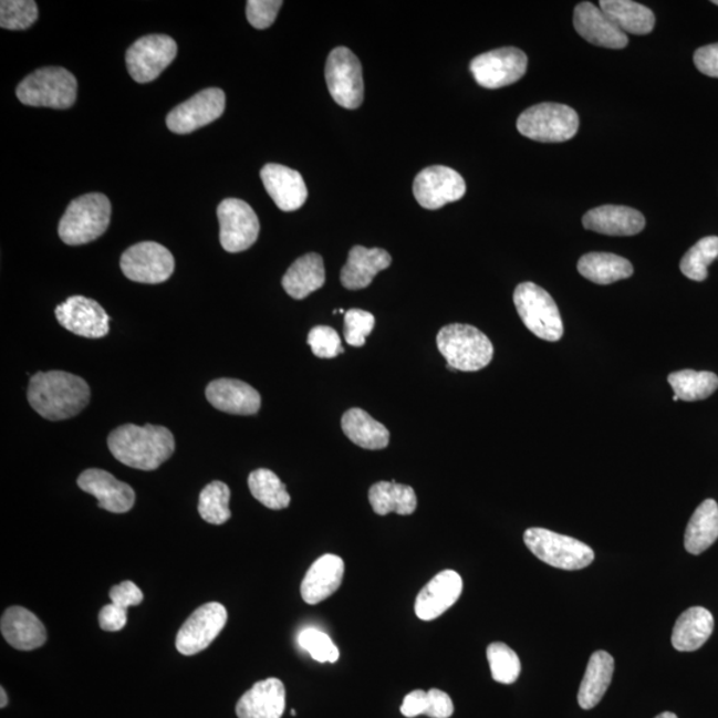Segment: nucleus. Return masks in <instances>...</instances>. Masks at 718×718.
Listing matches in <instances>:
<instances>
[{"mask_svg": "<svg viewBox=\"0 0 718 718\" xmlns=\"http://www.w3.org/2000/svg\"><path fill=\"white\" fill-rule=\"evenodd\" d=\"M32 408L49 420L76 417L90 404L91 388L77 375L61 372H41L32 375L28 392Z\"/></svg>", "mask_w": 718, "mask_h": 718, "instance_id": "f257e3e1", "label": "nucleus"}, {"mask_svg": "<svg viewBox=\"0 0 718 718\" xmlns=\"http://www.w3.org/2000/svg\"><path fill=\"white\" fill-rule=\"evenodd\" d=\"M108 449L132 469L154 471L173 457L176 444L167 427L123 425L110 434Z\"/></svg>", "mask_w": 718, "mask_h": 718, "instance_id": "f03ea898", "label": "nucleus"}, {"mask_svg": "<svg viewBox=\"0 0 718 718\" xmlns=\"http://www.w3.org/2000/svg\"><path fill=\"white\" fill-rule=\"evenodd\" d=\"M437 346L451 372H479L493 357L492 342L476 326L451 324L440 329Z\"/></svg>", "mask_w": 718, "mask_h": 718, "instance_id": "7ed1b4c3", "label": "nucleus"}, {"mask_svg": "<svg viewBox=\"0 0 718 718\" xmlns=\"http://www.w3.org/2000/svg\"><path fill=\"white\" fill-rule=\"evenodd\" d=\"M111 202L102 194H89L72 201L59 223V237L71 247L84 246L105 233L111 221Z\"/></svg>", "mask_w": 718, "mask_h": 718, "instance_id": "20e7f679", "label": "nucleus"}, {"mask_svg": "<svg viewBox=\"0 0 718 718\" xmlns=\"http://www.w3.org/2000/svg\"><path fill=\"white\" fill-rule=\"evenodd\" d=\"M76 95V77L62 67L37 70L17 89L19 101L30 107L67 110L75 104Z\"/></svg>", "mask_w": 718, "mask_h": 718, "instance_id": "39448f33", "label": "nucleus"}, {"mask_svg": "<svg viewBox=\"0 0 718 718\" xmlns=\"http://www.w3.org/2000/svg\"><path fill=\"white\" fill-rule=\"evenodd\" d=\"M520 320L538 339L556 342L563 337L564 326L556 302L543 288L533 282H523L513 293Z\"/></svg>", "mask_w": 718, "mask_h": 718, "instance_id": "423d86ee", "label": "nucleus"}, {"mask_svg": "<svg viewBox=\"0 0 718 718\" xmlns=\"http://www.w3.org/2000/svg\"><path fill=\"white\" fill-rule=\"evenodd\" d=\"M524 543L533 555L555 569L576 571L589 566L595 552L581 540L545 529H529L524 532Z\"/></svg>", "mask_w": 718, "mask_h": 718, "instance_id": "0eeeda50", "label": "nucleus"}, {"mask_svg": "<svg viewBox=\"0 0 718 718\" xmlns=\"http://www.w3.org/2000/svg\"><path fill=\"white\" fill-rule=\"evenodd\" d=\"M518 131L540 143L569 142L579 129V116L569 105L542 103L519 116Z\"/></svg>", "mask_w": 718, "mask_h": 718, "instance_id": "6e6552de", "label": "nucleus"}, {"mask_svg": "<svg viewBox=\"0 0 718 718\" xmlns=\"http://www.w3.org/2000/svg\"><path fill=\"white\" fill-rule=\"evenodd\" d=\"M329 92L334 102L347 110H357L364 102V77L358 58L346 48L331 52L325 67Z\"/></svg>", "mask_w": 718, "mask_h": 718, "instance_id": "1a4fd4ad", "label": "nucleus"}, {"mask_svg": "<svg viewBox=\"0 0 718 718\" xmlns=\"http://www.w3.org/2000/svg\"><path fill=\"white\" fill-rule=\"evenodd\" d=\"M177 55V44L168 35H147L131 45L125 55L127 69L137 83H150L159 77Z\"/></svg>", "mask_w": 718, "mask_h": 718, "instance_id": "9d476101", "label": "nucleus"}, {"mask_svg": "<svg viewBox=\"0 0 718 718\" xmlns=\"http://www.w3.org/2000/svg\"><path fill=\"white\" fill-rule=\"evenodd\" d=\"M527 64L529 59L522 50L504 48L474 58L470 71L480 87L498 90L520 81Z\"/></svg>", "mask_w": 718, "mask_h": 718, "instance_id": "9b49d317", "label": "nucleus"}, {"mask_svg": "<svg viewBox=\"0 0 718 718\" xmlns=\"http://www.w3.org/2000/svg\"><path fill=\"white\" fill-rule=\"evenodd\" d=\"M121 268L131 281L162 283L174 274L175 259L162 243L144 241L125 250Z\"/></svg>", "mask_w": 718, "mask_h": 718, "instance_id": "f8f14e48", "label": "nucleus"}, {"mask_svg": "<svg viewBox=\"0 0 718 718\" xmlns=\"http://www.w3.org/2000/svg\"><path fill=\"white\" fill-rule=\"evenodd\" d=\"M221 247L229 253H240L254 246L260 235V221L252 207L239 199L223 200L217 208Z\"/></svg>", "mask_w": 718, "mask_h": 718, "instance_id": "ddd939ff", "label": "nucleus"}, {"mask_svg": "<svg viewBox=\"0 0 718 718\" xmlns=\"http://www.w3.org/2000/svg\"><path fill=\"white\" fill-rule=\"evenodd\" d=\"M228 612L220 603H207L197 608L181 625L176 636V648L184 656H194L207 649L226 627Z\"/></svg>", "mask_w": 718, "mask_h": 718, "instance_id": "4468645a", "label": "nucleus"}, {"mask_svg": "<svg viewBox=\"0 0 718 718\" xmlns=\"http://www.w3.org/2000/svg\"><path fill=\"white\" fill-rule=\"evenodd\" d=\"M466 183L457 170L444 166L428 167L415 177L413 192L419 206L436 210L466 195Z\"/></svg>", "mask_w": 718, "mask_h": 718, "instance_id": "2eb2a0df", "label": "nucleus"}, {"mask_svg": "<svg viewBox=\"0 0 718 718\" xmlns=\"http://www.w3.org/2000/svg\"><path fill=\"white\" fill-rule=\"evenodd\" d=\"M223 110H226V94L222 90H202L170 111L167 125L175 134H190L217 121L223 114Z\"/></svg>", "mask_w": 718, "mask_h": 718, "instance_id": "dca6fc26", "label": "nucleus"}, {"mask_svg": "<svg viewBox=\"0 0 718 718\" xmlns=\"http://www.w3.org/2000/svg\"><path fill=\"white\" fill-rule=\"evenodd\" d=\"M64 329L84 339H103L110 332V315L95 300L72 295L55 309Z\"/></svg>", "mask_w": 718, "mask_h": 718, "instance_id": "f3484780", "label": "nucleus"}, {"mask_svg": "<svg viewBox=\"0 0 718 718\" xmlns=\"http://www.w3.org/2000/svg\"><path fill=\"white\" fill-rule=\"evenodd\" d=\"M462 591L464 581L458 572L451 570L439 572L419 592L415 601V615L424 622L436 621L458 602Z\"/></svg>", "mask_w": 718, "mask_h": 718, "instance_id": "a211bd4d", "label": "nucleus"}, {"mask_svg": "<svg viewBox=\"0 0 718 718\" xmlns=\"http://www.w3.org/2000/svg\"><path fill=\"white\" fill-rule=\"evenodd\" d=\"M77 486L97 499L101 509L112 513H125L135 506V491L112 474L101 469L85 470L77 478Z\"/></svg>", "mask_w": 718, "mask_h": 718, "instance_id": "6ab92c4d", "label": "nucleus"}, {"mask_svg": "<svg viewBox=\"0 0 718 718\" xmlns=\"http://www.w3.org/2000/svg\"><path fill=\"white\" fill-rule=\"evenodd\" d=\"M573 25L579 35L599 48L611 50L627 48V34H624L595 4L590 2L577 4L573 12Z\"/></svg>", "mask_w": 718, "mask_h": 718, "instance_id": "aec40b11", "label": "nucleus"}, {"mask_svg": "<svg viewBox=\"0 0 718 718\" xmlns=\"http://www.w3.org/2000/svg\"><path fill=\"white\" fill-rule=\"evenodd\" d=\"M260 175L267 192L283 212H293L306 202V184L298 170L280 164H267Z\"/></svg>", "mask_w": 718, "mask_h": 718, "instance_id": "412c9836", "label": "nucleus"}, {"mask_svg": "<svg viewBox=\"0 0 718 718\" xmlns=\"http://www.w3.org/2000/svg\"><path fill=\"white\" fill-rule=\"evenodd\" d=\"M207 399L217 410L235 415H254L261 407V395L240 379L220 378L210 382Z\"/></svg>", "mask_w": 718, "mask_h": 718, "instance_id": "4be33fe9", "label": "nucleus"}, {"mask_svg": "<svg viewBox=\"0 0 718 718\" xmlns=\"http://www.w3.org/2000/svg\"><path fill=\"white\" fill-rule=\"evenodd\" d=\"M285 685L279 678L270 677L256 683L239 703L236 714L239 718H281L285 711Z\"/></svg>", "mask_w": 718, "mask_h": 718, "instance_id": "5701e85b", "label": "nucleus"}, {"mask_svg": "<svg viewBox=\"0 0 718 718\" xmlns=\"http://www.w3.org/2000/svg\"><path fill=\"white\" fill-rule=\"evenodd\" d=\"M344 573V560L333 553H326L315 560L302 581V599L311 605L326 601L341 587Z\"/></svg>", "mask_w": 718, "mask_h": 718, "instance_id": "b1692460", "label": "nucleus"}, {"mask_svg": "<svg viewBox=\"0 0 718 718\" xmlns=\"http://www.w3.org/2000/svg\"><path fill=\"white\" fill-rule=\"evenodd\" d=\"M392 266V256L385 249L354 247L341 270V282L348 291L371 287L374 277Z\"/></svg>", "mask_w": 718, "mask_h": 718, "instance_id": "393cba45", "label": "nucleus"}, {"mask_svg": "<svg viewBox=\"0 0 718 718\" xmlns=\"http://www.w3.org/2000/svg\"><path fill=\"white\" fill-rule=\"evenodd\" d=\"M0 629L6 642L19 651H34L48 642L43 623L31 611L18 605L4 611Z\"/></svg>", "mask_w": 718, "mask_h": 718, "instance_id": "a878e982", "label": "nucleus"}, {"mask_svg": "<svg viewBox=\"0 0 718 718\" xmlns=\"http://www.w3.org/2000/svg\"><path fill=\"white\" fill-rule=\"evenodd\" d=\"M583 226L607 236H635L644 229L645 219L634 208L603 206L589 210L583 217Z\"/></svg>", "mask_w": 718, "mask_h": 718, "instance_id": "bb28decb", "label": "nucleus"}, {"mask_svg": "<svg viewBox=\"0 0 718 718\" xmlns=\"http://www.w3.org/2000/svg\"><path fill=\"white\" fill-rule=\"evenodd\" d=\"M325 281L324 260L318 253H308L288 269L282 279V287L292 299L304 300L324 287Z\"/></svg>", "mask_w": 718, "mask_h": 718, "instance_id": "cd10ccee", "label": "nucleus"}, {"mask_svg": "<svg viewBox=\"0 0 718 718\" xmlns=\"http://www.w3.org/2000/svg\"><path fill=\"white\" fill-rule=\"evenodd\" d=\"M715 618L707 608L691 607L677 618L672 632V645L680 652L701 648L714 634Z\"/></svg>", "mask_w": 718, "mask_h": 718, "instance_id": "c85d7f7f", "label": "nucleus"}, {"mask_svg": "<svg viewBox=\"0 0 718 718\" xmlns=\"http://www.w3.org/2000/svg\"><path fill=\"white\" fill-rule=\"evenodd\" d=\"M342 431L354 445L366 450L386 449L391 433L362 408H351L341 420Z\"/></svg>", "mask_w": 718, "mask_h": 718, "instance_id": "c756f323", "label": "nucleus"}, {"mask_svg": "<svg viewBox=\"0 0 718 718\" xmlns=\"http://www.w3.org/2000/svg\"><path fill=\"white\" fill-rule=\"evenodd\" d=\"M614 670L615 662L608 652L597 651L591 656L577 694L581 708L590 710L602 701L605 691L610 688Z\"/></svg>", "mask_w": 718, "mask_h": 718, "instance_id": "7c9ffc66", "label": "nucleus"}, {"mask_svg": "<svg viewBox=\"0 0 718 718\" xmlns=\"http://www.w3.org/2000/svg\"><path fill=\"white\" fill-rule=\"evenodd\" d=\"M624 34L647 35L655 28L654 12L631 0H602L599 6Z\"/></svg>", "mask_w": 718, "mask_h": 718, "instance_id": "2f4dec72", "label": "nucleus"}, {"mask_svg": "<svg viewBox=\"0 0 718 718\" xmlns=\"http://www.w3.org/2000/svg\"><path fill=\"white\" fill-rule=\"evenodd\" d=\"M718 539V504L707 499L697 507L685 531V550L694 555L707 551Z\"/></svg>", "mask_w": 718, "mask_h": 718, "instance_id": "473e14b6", "label": "nucleus"}, {"mask_svg": "<svg viewBox=\"0 0 718 718\" xmlns=\"http://www.w3.org/2000/svg\"><path fill=\"white\" fill-rule=\"evenodd\" d=\"M577 270L584 279L599 285H610L634 274V267L624 257L599 252L584 254L577 262Z\"/></svg>", "mask_w": 718, "mask_h": 718, "instance_id": "72a5a7b5", "label": "nucleus"}, {"mask_svg": "<svg viewBox=\"0 0 718 718\" xmlns=\"http://www.w3.org/2000/svg\"><path fill=\"white\" fill-rule=\"evenodd\" d=\"M368 502L377 516L385 517L395 512L398 516H412L417 510V496L410 486L397 482H378L368 491Z\"/></svg>", "mask_w": 718, "mask_h": 718, "instance_id": "f704fd0d", "label": "nucleus"}, {"mask_svg": "<svg viewBox=\"0 0 718 718\" xmlns=\"http://www.w3.org/2000/svg\"><path fill=\"white\" fill-rule=\"evenodd\" d=\"M668 382L678 399L685 402L707 399L718 388V377L710 372H676L669 374Z\"/></svg>", "mask_w": 718, "mask_h": 718, "instance_id": "c9c22d12", "label": "nucleus"}, {"mask_svg": "<svg viewBox=\"0 0 718 718\" xmlns=\"http://www.w3.org/2000/svg\"><path fill=\"white\" fill-rule=\"evenodd\" d=\"M248 486L252 496L270 510H283L291 504V496L279 477L268 469L250 474Z\"/></svg>", "mask_w": 718, "mask_h": 718, "instance_id": "e433bc0d", "label": "nucleus"}, {"mask_svg": "<svg viewBox=\"0 0 718 718\" xmlns=\"http://www.w3.org/2000/svg\"><path fill=\"white\" fill-rule=\"evenodd\" d=\"M230 490L226 483L215 482L204 487L200 493L199 512L209 524L220 526L227 523L232 512L229 509Z\"/></svg>", "mask_w": 718, "mask_h": 718, "instance_id": "4c0bfd02", "label": "nucleus"}, {"mask_svg": "<svg viewBox=\"0 0 718 718\" xmlns=\"http://www.w3.org/2000/svg\"><path fill=\"white\" fill-rule=\"evenodd\" d=\"M718 257V237H705L683 257L680 269L688 279L701 282L707 280L708 267Z\"/></svg>", "mask_w": 718, "mask_h": 718, "instance_id": "58836bf2", "label": "nucleus"}, {"mask_svg": "<svg viewBox=\"0 0 718 718\" xmlns=\"http://www.w3.org/2000/svg\"><path fill=\"white\" fill-rule=\"evenodd\" d=\"M487 658H489L493 680L500 684H513L518 680L520 672H522V664L509 645L490 644L487 648Z\"/></svg>", "mask_w": 718, "mask_h": 718, "instance_id": "ea45409f", "label": "nucleus"}, {"mask_svg": "<svg viewBox=\"0 0 718 718\" xmlns=\"http://www.w3.org/2000/svg\"><path fill=\"white\" fill-rule=\"evenodd\" d=\"M39 10L34 0H2L0 2V25L2 29L28 30L38 21Z\"/></svg>", "mask_w": 718, "mask_h": 718, "instance_id": "a19ab883", "label": "nucleus"}, {"mask_svg": "<svg viewBox=\"0 0 718 718\" xmlns=\"http://www.w3.org/2000/svg\"><path fill=\"white\" fill-rule=\"evenodd\" d=\"M299 644L301 648L309 652L315 662L319 663H335L339 662L340 651L337 645L332 642L324 632L308 628L301 632L299 636Z\"/></svg>", "mask_w": 718, "mask_h": 718, "instance_id": "79ce46f5", "label": "nucleus"}, {"mask_svg": "<svg viewBox=\"0 0 718 718\" xmlns=\"http://www.w3.org/2000/svg\"><path fill=\"white\" fill-rule=\"evenodd\" d=\"M308 344L315 357L335 358L345 352L337 332L331 326H315L309 332Z\"/></svg>", "mask_w": 718, "mask_h": 718, "instance_id": "37998d69", "label": "nucleus"}, {"mask_svg": "<svg viewBox=\"0 0 718 718\" xmlns=\"http://www.w3.org/2000/svg\"><path fill=\"white\" fill-rule=\"evenodd\" d=\"M375 319L372 313L351 309L345 313V340L348 345L362 347L373 332Z\"/></svg>", "mask_w": 718, "mask_h": 718, "instance_id": "c03bdc74", "label": "nucleus"}, {"mask_svg": "<svg viewBox=\"0 0 718 718\" xmlns=\"http://www.w3.org/2000/svg\"><path fill=\"white\" fill-rule=\"evenodd\" d=\"M282 4L281 0H249L248 22L257 30H267L274 23Z\"/></svg>", "mask_w": 718, "mask_h": 718, "instance_id": "a18cd8bd", "label": "nucleus"}, {"mask_svg": "<svg viewBox=\"0 0 718 718\" xmlns=\"http://www.w3.org/2000/svg\"><path fill=\"white\" fill-rule=\"evenodd\" d=\"M110 599L112 604L128 610L129 607H135V605L142 604L144 595L142 590L138 589L134 582L127 581L112 587L110 591Z\"/></svg>", "mask_w": 718, "mask_h": 718, "instance_id": "49530a36", "label": "nucleus"}, {"mask_svg": "<svg viewBox=\"0 0 718 718\" xmlns=\"http://www.w3.org/2000/svg\"><path fill=\"white\" fill-rule=\"evenodd\" d=\"M452 714L454 704L449 695L439 689L427 691L426 716L430 718H450Z\"/></svg>", "mask_w": 718, "mask_h": 718, "instance_id": "de8ad7c7", "label": "nucleus"}, {"mask_svg": "<svg viewBox=\"0 0 718 718\" xmlns=\"http://www.w3.org/2000/svg\"><path fill=\"white\" fill-rule=\"evenodd\" d=\"M128 614L127 610L118 607L115 604L104 605L98 614V624L101 628L107 632H117L122 631L127 624Z\"/></svg>", "mask_w": 718, "mask_h": 718, "instance_id": "09e8293b", "label": "nucleus"}, {"mask_svg": "<svg viewBox=\"0 0 718 718\" xmlns=\"http://www.w3.org/2000/svg\"><path fill=\"white\" fill-rule=\"evenodd\" d=\"M694 59L696 67L701 74L718 77V43L698 49Z\"/></svg>", "mask_w": 718, "mask_h": 718, "instance_id": "8fccbe9b", "label": "nucleus"}, {"mask_svg": "<svg viewBox=\"0 0 718 718\" xmlns=\"http://www.w3.org/2000/svg\"><path fill=\"white\" fill-rule=\"evenodd\" d=\"M427 709V691L418 689L405 697L400 714L407 718L425 715Z\"/></svg>", "mask_w": 718, "mask_h": 718, "instance_id": "3c124183", "label": "nucleus"}, {"mask_svg": "<svg viewBox=\"0 0 718 718\" xmlns=\"http://www.w3.org/2000/svg\"><path fill=\"white\" fill-rule=\"evenodd\" d=\"M0 695H2V703H0V708L8 707L9 697H8V695H6L4 688H0Z\"/></svg>", "mask_w": 718, "mask_h": 718, "instance_id": "603ef678", "label": "nucleus"}, {"mask_svg": "<svg viewBox=\"0 0 718 718\" xmlns=\"http://www.w3.org/2000/svg\"><path fill=\"white\" fill-rule=\"evenodd\" d=\"M655 718H678L675 714H672V711H664V714L658 715Z\"/></svg>", "mask_w": 718, "mask_h": 718, "instance_id": "864d4df0", "label": "nucleus"}, {"mask_svg": "<svg viewBox=\"0 0 718 718\" xmlns=\"http://www.w3.org/2000/svg\"><path fill=\"white\" fill-rule=\"evenodd\" d=\"M292 716H298V711L292 710Z\"/></svg>", "mask_w": 718, "mask_h": 718, "instance_id": "5fc2aeb1", "label": "nucleus"}, {"mask_svg": "<svg viewBox=\"0 0 718 718\" xmlns=\"http://www.w3.org/2000/svg\"><path fill=\"white\" fill-rule=\"evenodd\" d=\"M674 400L677 402V400H680V399H678L677 395H674Z\"/></svg>", "mask_w": 718, "mask_h": 718, "instance_id": "6e6d98bb", "label": "nucleus"}, {"mask_svg": "<svg viewBox=\"0 0 718 718\" xmlns=\"http://www.w3.org/2000/svg\"><path fill=\"white\" fill-rule=\"evenodd\" d=\"M714 4L718 6V0H715Z\"/></svg>", "mask_w": 718, "mask_h": 718, "instance_id": "4d7b16f0", "label": "nucleus"}]
</instances>
